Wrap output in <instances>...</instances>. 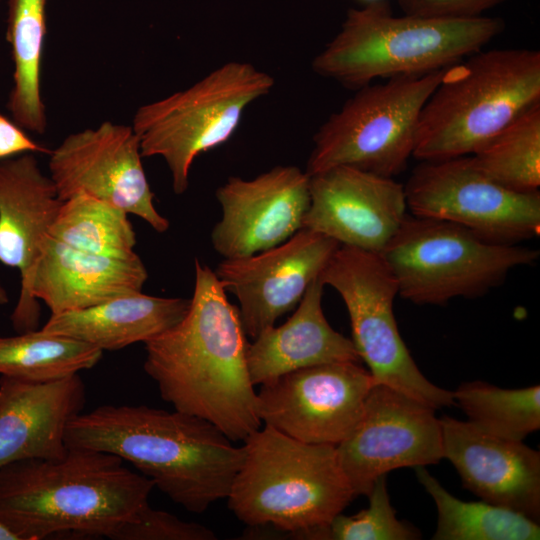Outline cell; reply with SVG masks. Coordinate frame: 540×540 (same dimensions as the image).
<instances>
[{
    "label": "cell",
    "instance_id": "obj_1",
    "mask_svg": "<svg viewBox=\"0 0 540 540\" xmlns=\"http://www.w3.org/2000/svg\"><path fill=\"white\" fill-rule=\"evenodd\" d=\"M185 316L146 341L144 370L174 409L203 418L232 442L258 430L257 392L247 365L246 333L215 272L195 259Z\"/></svg>",
    "mask_w": 540,
    "mask_h": 540
},
{
    "label": "cell",
    "instance_id": "obj_2",
    "mask_svg": "<svg viewBox=\"0 0 540 540\" xmlns=\"http://www.w3.org/2000/svg\"><path fill=\"white\" fill-rule=\"evenodd\" d=\"M67 447L112 453L131 463L176 504L200 514L228 497L244 447L211 422L174 409L102 405L75 416Z\"/></svg>",
    "mask_w": 540,
    "mask_h": 540
},
{
    "label": "cell",
    "instance_id": "obj_3",
    "mask_svg": "<svg viewBox=\"0 0 540 540\" xmlns=\"http://www.w3.org/2000/svg\"><path fill=\"white\" fill-rule=\"evenodd\" d=\"M154 483L108 452L68 447L61 459L0 467V523L19 540L107 537L148 503Z\"/></svg>",
    "mask_w": 540,
    "mask_h": 540
},
{
    "label": "cell",
    "instance_id": "obj_4",
    "mask_svg": "<svg viewBox=\"0 0 540 540\" xmlns=\"http://www.w3.org/2000/svg\"><path fill=\"white\" fill-rule=\"evenodd\" d=\"M505 29L499 17L395 15L387 0L350 8L340 31L313 59L319 76L357 90L378 78L419 76L482 50Z\"/></svg>",
    "mask_w": 540,
    "mask_h": 540
},
{
    "label": "cell",
    "instance_id": "obj_5",
    "mask_svg": "<svg viewBox=\"0 0 540 540\" xmlns=\"http://www.w3.org/2000/svg\"><path fill=\"white\" fill-rule=\"evenodd\" d=\"M244 443V460L227 499L233 514L250 527L270 525L305 539L355 498L336 446L305 443L266 425Z\"/></svg>",
    "mask_w": 540,
    "mask_h": 540
},
{
    "label": "cell",
    "instance_id": "obj_6",
    "mask_svg": "<svg viewBox=\"0 0 540 540\" xmlns=\"http://www.w3.org/2000/svg\"><path fill=\"white\" fill-rule=\"evenodd\" d=\"M540 103V52L480 50L447 67L424 104L413 157L471 155L515 117Z\"/></svg>",
    "mask_w": 540,
    "mask_h": 540
},
{
    "label": "cell",
    "instance_id": "obj_7",
    "mask_svg": "<svg viewBox=\"0 0 540 540\" xmlns=\"http://www.w3.org/2000/svg\"><path fill=\"white\" fill-rule=\"evenodd\" d=\"M398 295L418 305L475 298L501 284L508 273L530 265L539 251L486 241L458 224L408 214L380 253Z\"/></svg>",
    "mask_w": 540,
    "mask_h": 540
},
{
    "label": "cell",
    "instance_id": "obj_8",
    "mask_svg": "<svg viewBox=\"0 0 540 540\" xmlns=\"http://www.w3.org/2000/svg\"><path fill=\"white\" fill-rule=\"evenodd\" d=\"M273 86L270 74L250 63L231 61L191 87L141 106L132 127L142 157H162L174 193L183 194L195 158L227 142L245 109Z\"/></svg>",
    "mask_w": 540,
    "mask_h": 540
},
{
    "label": "cell",
    "instance_id": "obj_9",
    "mask_svg": "<svg viewBox=\"0 0 540 540\" xmlns=\"http://www.w3.org/2000/svg\"><path fill=\"white\" fill-rule=\"evenodd\" d=\"M445 69L357 89L315 133L305 172L350 166L392 178L401 173L413 156L421 110Z\"/></svg>",
    "mask_w": 540,
    "mask_h": 540
},
{
    "label": "cell",
    "instance_id": "obj_10",
    "mask_svg": "<svg viewBox=\"0 0 540 540\" xmlns=\"http://www.w3.org/2000/svg\"><path fill=\"white\" fill-rule=\"evenodd\" d=\"M347 308L352 342L377 383L433 409L453 405V392L430 382L403 341L394 315L397 282L380 253L340 245L320 274Z\"/></svg>",
    "mask_w": 540,
    "mask_h": 540
},
{
    "label": "cell",
    "instance_id": "obj_11",
    "mask_svg": "<svg viewBox=\"0 0 540 540\" xmlns=\"http://www.w3.org/2000/svg\"><path fill=\"white\" fill-rule=\"evenodd\" d=\"M404 190L412 215L458 224L492 243L518 244L540 233V192L500 185L471 155L421 161Z\"/></svg>",
    "mask_w": 540,
    "mask_h": 540
},
{
    "label": "cell",
    "instance_id": "obj_12",
    "mask_svg": "<svg viewBox=\"0 0 540 540\" xmlns=\"http://www.w3.org/2000/svg\"><path fill=\"white\" fill-rule=\"evenodd\" d=\"M377 382L360 361L315 365L261 384V422L305 443L337 446L357 425Z\"/></svg>",
    "mask_w": 540,
    "mask_h": 540
},
{
    "label": "cell",
    "instance_id": "obj_13",
    "mask_svg": "<svg viewBox=\"0 0 540 540\" xmlns=\"http://www.w3.org/2000/svg\"><path fill=\"white\" fill-rule=\"evenodd\" d=\"M336 451L355 497L367 496L378 477L443 458L440 418L435 409L376 383L357 425Z\"/></svg>",
    "mask_w": 540,
    "mask_h": 540
},
{
    "label": "cell",
    "instance_id": "obj_14",
    "mask_svg": "<svg viewBox=\"0 0 540 540\" xmlns=\"http://www.w3.org/2000/svg\"><path fill=\"white\" fill-rule=\"evenodd\" d=\"M49 155L50 178L62 201L86 193L136 215L158 233L169 229L155 208L132 126L104 122L70 134Z\"/></svg>",
    "mask_w": 540,
    "mask_h": 540
},
{
    "label": "cell",
    "instance_id": "obj_15",
    "mask_svg": "<svg viewBox=\"0 0 540 540\" xmlns=\"http://www.w3.org/2000/svg\"><path fill=\"white\" fill-rule=\"evenodd\" d=\"M339 246L332 238L301 228L275 247L223 259L214 272L225 291L237 298L246 335L256 338L297 306Z\"/></svg>",
    "mask_w": 540,
    "mask_h": 540
},
{
    "label": "cell",
    "instance_id": "obj_16",
    "mask_svg": "<svg viewBox=\"0 0 540 540\" xmlns=\"http://www.w3.org/2000/svg\"><path fill=\"white\" fill-rule=\"evenodd\" d=\"M310 177L292 165L275 166L253 179L229 177L216 191L222 216L211 232L224 259L275 247L303 228Z\"/></svg>",
    "mask_w": 540,
    "mask_h": 540
},
{
    "label": "cell",
    "instance_id": "obj_17",
    "mask_svg": "<svg viewBox=\"0 0 540 540\" xmlns=\"http://www.w3.org/2000/svg\"><path fill=\"white\" fill-rule=\"evenodd\" d=\"M303 228L340 245L381 253L408 215L404 185L350 166L311 175Z\"/></svg>",
    "mask_w": 540,
    "mask_h": 540
},
{
    "label": "cell",
    "instance_id": "obj_18",
    "mask_svg": "<svg viewBox=\"0 0 540 540\" xmlns=\"http://www.w3.org/2000/svg\"><path fill=\"white\" fill-rule=\"evenodd\" d=\"M62 200L33 153L0 161V262L18 270L20 293L11 315L18 332L35 330L40 304L29 296L31 278Z\"/></svg>",
    "mask_w": 540,
    "mask_h": 540
},
{
    "label": "cell",
    "instance_id": "obj_19",
    "mask_svg": "<svg viewBox=\"0 0 540 540\" xmlns=\"http://www.w3.org/2000/svg\"><path fill=\"white\" fill-rule=\"evenodd\" d=\"M443 458L481 500L540 519V453L470 421L440 418Z\"/></svg>",
    "mask_w": 540,
    "mask_h": 540
},
{
    "label": "cell",
    "instance_id": "obj_20",
    "mask_svg": "<svg viewBox=\"0 0 540 540\" xmlns=\"http://www.w3.org/2000/svg\"><path fill=\"white\" fill-rule=\"evenodd\" d=\"M77 374L48 382L0 377V467L27 459H61L68 423L84 408Z\"/></svg>",
    "mask_w": 540,
    "mask_h": 540
},
{
    "label": "cell",
    "instance_id": "obj_21",
    "mask_svg": "<svg viewBox=\"0 0 540 540\" xmlns=\"http://www.w3.org/2000/svg\"><path fill=\"white\" fill-rule=\"evenodd\" d=\"M148 278L141 258L115 257L73 248L50 235L29 285L30 298L51 314L95 306L141 292Z\"/></svg>",
    "mask_w": 540,
    "mask_h": 540
},
{
    "label": "cell",
    "instance_id": "obj_22",
    "mask_svg": "<svg viewBox=\"0 0 540 540\" xmlns=\"http://www.w3.org/2000/svg\"><path fill=\"white\" fill-rule=\"evenodd\" d=\"M324 286L319 276L284 324L266 328L248 344L247 365L254 386L315 365L361 361L352 340L334 330L323 313Z\"/></svg>",
    "mask_w": 540,
    "mask_h": 540
},
{
    "label": "cell",
    "instance_id": "obj_23",
    "mask_svg": "<svg viewBox=\"0 0 540 540\" xmlns=\"http://www.w3.org/2000/svg\"><path fill=\"white\" fill-rule=\"evenodd\" d=\"M190 299L146 295L114 298L88 308L51 314L44 332L70 337L102 351H115L160 335L187 313Z\"/></svg>",
    "mask_w": 540,
    "mask_h": 540
},
{
    "label": "cell",
    "instance_id": "obj_24",
    "mask_svg": "<svg viewBox=\"0 0 540 540\" xmlns=\"http://www.w3.org/2000/svg\"><path fill=\"white\" fill-rule=\"evenodd\" d=\"M8 1L7 39L15 65L8 108L21 128L43 134L47 120L40 90V70L47 0Z\"/></svg>",
    "mask_w": 540,
    "mask_h": 540
},
{
    "label": "cell",
    "instance_id": "obj_25",
    "mask_svg": "<svg viewBox=\"0 0 540 540\" xmlns=\"http://www.w3.org/2000/svg\"><path fill=\"white\" fill-rule=\"evenodd\" d=\"M416 477L431 498L437 512L433 540H535L539 522L485 501H462L449 493L424 466L415 467Z\"/></svg>",
    "mask_w": 540,
    "mask_h": 540
},
{
    "label": "cell",
    "instance_id": "obj_26",
    "mask_svg": "<svg viewBox=\"0 0 540 540\" xmlns=\"http://www.w3.org/2000/svg\"><path fill=\"white\" fill-rule=\"evenodd\" d=\"M102 356L91 344L42 329L0 336V375L24 381L62 379L93 368Z\"/></svg>",
    "mask_w": 540,
    "mask_h": 540
},
{
    "label": "cell",
    "instance_id": "obj_27",
    "mask_svg": "<svg viewBox=\"0 0 540 540\" xmlns=\"http://www.w3.org/2000/svg\"><path fill=\"white\" fill-rule=\"evenodd\" d=\"M49 235L91 253L115 257L136 254V234L128 213L82 192L62 201Z\"/></svg>",
    "mask_w": 540,
    "mask_h": 540
},
{
    "label": "cell",
    "instance_id": "obj_28",
    "mask_svg": "<svg viewBox=\"0 0 540 540\" xmlns=\"http://www.w3.org/2000/svg\"><path fill=\"white\" fill-rule=\"evenodd\" d=\"M471 156L500 185L520 193L538 192L540 103L515 117Z\"/></svg>",
    "mask_w": 540,
    "mask_h": 540
},
{
    "label": "cell",
    "instance_id": "obj_29",
    "mask_svg": "<svg viewBox=\"0 0 540 540\" xmlns=\"http://www.w3.org/2000/svg\"><path fill=\"white\" fill-rule=\"evenodd\" d=\"M454 402L468 421L492 434L523 441L540 428V386L503 389L483 381L462 383Z\"/></svg>",
    "mask_w": 540,
    "mask_h": 540
},
{
    "label": "cell",
    "instance_id": "obj_30",
    "mask_svg": "<svg viewBox=\"0 0 540 540\" xmlns=\"http://www.w3.org/2000/svg\"><path fill=\"white\" fill-rule=\"evenodd\" d=\"M369 506L357 514H337L327 525L308 533V540H416L421 533L400 521L391 504L386 475L378 477L368 493Z\"/></svg>",
    "mask_w": 540,
    "mask_h": 540
},
{
    "label": "cell",
    "instance_id": "obj_31",
    "mask_svg": "<svg viewBox=\"0 0 540 540\" xmlns=\"http://www.w3.org/2000/svg\"><path fill=\"white\" fill-rule=\"evenodd\" d=\"M215 533L206 526L187 522L175 515L152 508L140 509L111 535L113 540H215Z\"/></svg>",
    "mask_w": 540,
    "mask_h": 540
},
{
    "label": "cell",
    "instance_id": "obj_32",
    "mask_svg": "<svg viewBox=\"0 0 540 540\" xmlns=\"http://www.w3.org/2000/svg\"><path fill=\"white\" fill-rule=\"evenodd\" d=\"M403 14L423 17H475L509 0H397Z\"/></svg>",
    "mask_w": 540,
    "mask_h": 540
},
{
    "label": "cell",
    "instance_id": "obj_33",
    "mask_svg": "<svg viewBox=\"0 0 540 540\" xmlns=\"http://www.w3.org/2000/svg\"><path fill=\"white\" fill-rule=\"evenodd\" d=\"M35 152L50 154L51 150L36 143L19 125L0 114V160Z\"/></svg>",
    "mask_w": 540,
    "mask_h": 540
},
{
    "label": "cell",
    "instance_id": "obj_34",
    "mask_svg": "<svg viewBox=\"0 0 540 540\" xmlns=\"http://www.w3.org/2000/svg\"><path fill=\"white\" fill-rule=\"evenodd\" d=\"M0 540H19L5 525L0 523Z\"/></svg>",
    "mask_w": 540,
    "mask_h": 540
},
{
    "label": "cell",
    "instance_id": "obj_35",
    "mask_svg": "<svg viewBox=\"0 0 540 540\" xmlns=\"http://www.w3.org/2000/svg\"><path fill=\"white\" fill-rule=\"evenodd\" d=\"M9 302L8 292L0 280V305H5Z\"/></svg>",
    "mask_w": 540,
    "mask_h": 540
},
{
    "label": "cell",
    "instance_id": "obj_36",
    "mask_svg": "<svg viewBox=\"0 0 540 540\" xmlns=\"http://www.w3.org/2000/svg\"><path fill=\"white\" fill-rule=\"evenodd\" d=\"M359 1L363 2L364 4H369V3L383 1V0H359Z\"/></svg>",
    "mask_w": 540,
    "mask_h": 540
}]
</instances>
